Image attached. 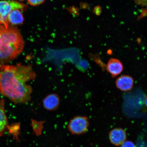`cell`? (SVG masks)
Segmentation results:
<instances>
[{"label": "cell", "mask_w": 147, "mask_h": 147, "mask_svg": "<svg viewBox=\"0 0 147 147\" xmlns=\"http://www.w3.org/2000/svg\"><path fill=\"white\" fill-rule=\"evenodd\" d=\"M36 77L30 64L0 65V93L14 104H26L31 100L32 93L27 82Z\"/></svg>", "instance_id": "cell-1"}, {"label": "cell", "mask_w": 147, "mask_h": 147, "mask_svg": "<svg viewBox=\"0 0 147 147\" xmlns=\"http://www.w3.org/2000/svg\"><path fill=\"white\" fill-rule=\"evenodd\" d=\"M25 42L16 27L0 25V65L15 59L22 53Z\"/></svg>", "instance_id": "cell-2"}, {"label": "cell", "mask_w": 147, "mask_h": 147, "mask_svg": "<svg viewBox=\"0 0 147 147\" xmlns=\"http://www.w3.org/2000/svg\"><path fill=\"white\" fill-rule=\"evenodd\" d=\"M26 5L12 0L0 1V24L6 28L9 26L8 16L12 11L19 9L23 10Z\"/></svg>", "instance_id": "cell-3"}, {"label": "cell", "mask_w": 147, "mask_h": 147, "mask_svg": "<svg viewBox=\"0 0 147 147\" xmlns=\"http://www.w3.org/2000/svg\"><path fill=\"white\" fill-rule=\"evenodd\" d=\"M89 125L88 117L83 116H78L73 117L70 121L68 129L74 135H80L88 131Z\"/></svg>", "instance_id": "cell-4"}, {"label": "cell", "mask_w": 147, "mask_h": 147, "mask_svg": "<svg viewBox=\"0 0 147 147\" xmlns=\"http://www.w3.org/2000/svg\"><path fill=\"white\" fill-rule=\"evenodd\" d=\"M109 137L110 142L112 144L119 146L126 141L127 134L123 129L115 128L110 132Z\"/></svg>", "instance_id": "cell-5"}, {"label": "cell", "mask_w": 147, "mask_h": 147, "mask_svg": "<svg viewBox=\"0 0 147 147\" xmlns=\"http://www.w3.org/2000/svg\"><path fill=\"white\" fill-rule=\"evenodd\" d=\"M60 98L56 93L47 95L43 99V104L44 108L49 111H53L58 109L60 105Z\"/></svg>", "instance_id": "cell-6"}, {"label": "cell", "mask_w": 147, "mask_h": 147, "mask_svg": "<svg viewBox=\"0 0 147 147\" xmlns=\"http://www.w3.org/2000/svg\"><path fill=\"white\" fill-rule=\"evenodd\" d=\"M134 80L129 75H123L119 77L115 81L116 86L121 91L127 92L133 88Z\"/></svg>", "instance_id": "cell-7"}, {"label": "cell", "mask_w": 147, "mask_h": 147, "mask_svg": "<svg viewBox=\"0 0 147 147\" xmlns=\"http://www.w3.org/2000/svg\"><path fill=\"white\" fill-rule=\"evenodd\" d=\"M123 69V65L122 62L115 58L110 59L106 67L107 70L113 78L120 74L122 72Z\"/></svg>", "instance_id": "cell-8"}, {"label": "cell", "mask_w": 147, "mask_h": 147, "mask_svg": "<svg viewBox=\"0 0 147 147\" xmlns=\"http://www.w3.org/2000/svg\"><path fill=\"white\" fill-rule=\"evenodd\" d=\"M5 100H0V137L1 136L8 128V119L5 113Z\"/></svg>", "instance_id": "cell-9"}, {"label": "cell", "mask_w": 147, "mask_h": 147, "mask_svg": "<svg viewBox=\"0 0 147 147\" xmlns=\"http://www.w3.org/2000/svg\"><path fill=\"white\" fill-rule=\"evenodd\" d=\"M8 18L9 23L13 25L21 24L24 20L23 14L19 9L12 11L9 14Z\"/></svg>", "instance_id": "cell-10"}, {"label": "cell", "mask_w": 147, "mask_h": 147, "mask_svg": "<svg viewBox=\"0 0 147 147\" xmlns=\"http://www.w3.org/2000/svg\"><path fill=\"white\" fill-rule=\"evenodd\" d=\"M45 0H28L29 4L31 5L36 6L43 3Z\"/></svg>", "instance_id": "cell-11"}, {"label": "cell", "mask_w": 147, "mask_h": 147, "mask_svg": "<svg viewBox=\"0 0 147 147\" xmlns=\"http://www.w3.org/2000/svg\"><path fill=\"white\" fill-rule=\"evenodd\" d=\"M121 147H136L134 143L130 141H125L121 145Z\"/></svg>", "instance_id": "cell-12"}, {"label": "cell", "mask_w": 147, "mask_h": 147, "mask_svg": "<svg viewBox=\"0 0 147 147\" xmlns=\"http://www.w3.org/2000/svg\"><path fill=\"white\" fill-rule=\"evenodd\" d=\"M134 2L137 5L142 7L146 6L147 0H134Z\"/></svg>", "instance_id": "cell-13"}, {"label": "cell", "mask_w": 147, "mask_h": 147, "mask_svg": "<svg viewBox=\"0 0 147 147\" xmlns=\"http://www.w3.org/2000/svg\"><path fill=\"white\" fill-rule=\"evenodd\" d=\"M145 102H146V103H145V104H146H146H147V98H146V100H145Z\"/></svg>", "instance_id": "cell-14"}, {"label": "cell", "mask_w": 147, "mask_h": 147, "mask_svg": "<svg viewBox=\"0 0 147 147\" xmlns=\"http://www.w3.org/2000/svg\"><path fill=\"white\" fill-rule=\"evenodd\" d=\"M20 1H24V0H20Z\"/></svg>", "instance_id": "cell-15"}]
</instances>
